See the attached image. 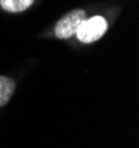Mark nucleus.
Here are the masks:
<instances>
[{"mask_svg": "<svg viewBox=\"0 0 139 148\" xmlns=\"http://www.w3.org/2000/svg\"><path fill=\"white\" fill-rule=\"evenodd\" d=\"M107 31V21L103 16H92L89 19H84L82 24L79 25L76 35L78 40L82 43H94L100 40L104 32Z\"/></svg>", "mask_w": 139, "mask_h": 148, "instance_id": "nucleus-1", "label": "nucleus"}, {"mask_svg": "<svg viewBox=\"0 0 139 148\" xmlns=\"http://www.w3.org/2000/svg\"><path fill=\"white\" fill-rule=\"evenodd\" d=\"M84 19H85V10H82V9H76V10H72V12L66 13L56 24V28H54L56 37L62 38V40L70 38L72 35L76 34L79 25L82 24Z\"/></svg>", "mask_w": 139, "mask_h": 148, "instance_id": "nucleus-2", "label": "nucleus"}, {"mask_svg": "<svg viewBox=\"0 0 139 148\" xmlns=\"http://www.w3.org/2000/svg\"><path fill=\"white\" fill-rule=\"evenodd\" d=\"M15 91V82L7 76H0V107L5 106Z\"/></svg>", "mask_w": 139, "mask_h": 148, "instance_id": "nucleus-3", "label": "nucleus"}, {"mask_svg": "<svg viewBox=\"0 0 139 148\" xmlns=\"http://www.w3.org/2000/svg\"><path fill=\"white\" fill-rule=\"evenodd\" d=\"M34 0H0L2 8L7 12H22L32 5Z\"/></svg>", "mask_w": 139, "mask_h": 148, "instance_id": "nucleus-4", "label": "nucleus"}]
</instances>
